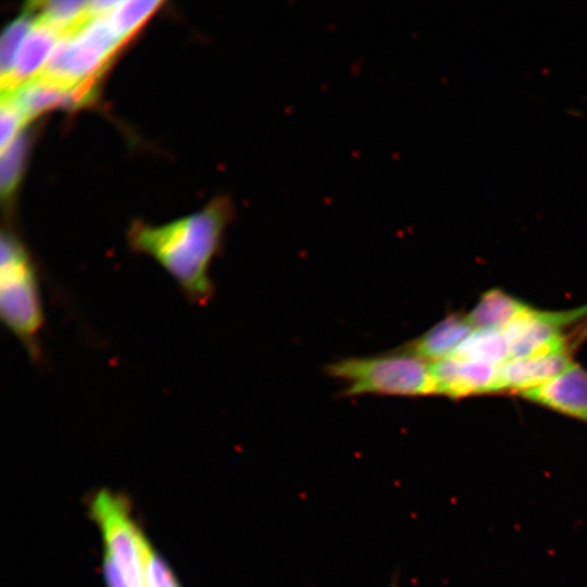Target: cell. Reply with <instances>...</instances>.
<instances>
[{"label": "cell", "mask_w": 587, "mask_h": 587, "mask_svg": "<svg viewBox=\"0 0 587 587\" xmlns=\"http://www.w3.org/2000/svg\"><path fill=\"white\" fill-rule=\"evenodd\" d=\"M233 217L232 202L216 198L202 210L164 225L134 222L127 233L130 249L155 261L196 305L214 295L211 263L220 253Z\"/></svg>", "instance_id": "cell-1"}, {"label": "cell", "mask_w": 587, "mask_h": 587, "mask_svg": "<svg viewBox=\"0 0 587 587\" xmlns=\"http://www.w3.org/2000/svg\"><path fill=\"white\" fill-rule=\"evenodd\" d=\"M0 250L1 321L28 358L39 364L43 361L41 335L46 322L39 270L11 232H2Z\"/></svg>", "instance_id": "cell-2"}, {"label": "cell", "mask_w": 587, "mask_h": 587, "mask_svg": "<svg viewBox=\"0 0 587 587\" xmlns=\"http://www.w3.org/2000/svg\"><path fill=\"white\" fill-rule=\"evenodd\" d=\"M325 371L345 384L344 395L348 397L436 395L430 364L398 349L382 355L340 359Z\"/></svg>", "instance_id": "cell-3"}, {"label": "cell", "mask_w": 587, "mask_h": 587, "mask_svg": "<svg viewBox=\"0 0 587 587\" xmlns=\"http://www.w3.org/2000/svg\"><path fill=\"white\" fill-rule=\"evenodd\" d=\"M90 514L102 534L104 554L116 564L128 586L146 587L147 564L153 549L125 498L99 490L90 501Z\"/></svg>", "instance_id": "cell-4"}, {"label": "cell", "mask_w": 587, "mask_h": 587, "mask_svg": "<svg viewBox=\"0 0 587 587\" xmlns=\"http://www.w3.org/2000/svg\"><path fill=\"white\" fill-rule=\"evenodd\" d=\"M123 42L112 28L108 15L91 18L58 41L37 75L74 86L85 78L101 74Z\"/></svg>", "instance_id": "cell-5"}, {"label": "cell", "mask_w": 587, "mask_h": 587, "mask_svg": "<svg viewBox=\"0 0 587 587\" xmlns=\"http://www.w3.org/2000/svg\"><path fill=\"white\" fill-rule=\"evenodd\" d=\"M576 349L570 347L534 357L509 359L499 365L496 394L520 395L550 382L575 364L573 357Z\"/></svg>", "instance_id": "cell-6"}, {"label": "cell", "mask_w": 587, "mask_h": 587, "mask_svg": "<svg viewBox=\"0 0 587 587\" xmlns=\"http://www.w3.org/2000/svg\"><path fill=\"white\" fill-rule=\"evenodd\" d=\"M436 395L458 400L480 394H496L499 365L447 358L430 363Z\"/></svg>", "instance_id": "cell-7"}, {"label": "cell", "mask_w": 587, "mask_h": 587, "mask_svg": "<svg viewBox=\"0 0 587 587\" xmlns=\"http://www.w3.org/2000/svg\"><path fill=\"white\" fill-rule=\"evenodd\" d=\"M520 396L587 424V370L578 364L541 386L521 392Z\"/></svg>", "instance_id": "cell-8"}, {"label": "cell", "mask_w": 587, "mask_h": 587, "mask_svg": "<svg viewBox=\"0 0 587 587\" xmlns=\"http://www.w3.org/2000/svg\"><path fill=\"white\" fill-rule=\"evenodd\" d=\"M63 36L57 28L36 18L21 45L12 72L1 80V92H11L35 77Z\"/></svg>", "instance_id": "cell-9"}, {"label": "cell", "mask_w": 587, "mask_h": 587, "mask_svg": "<svg viewBox=\"0 0 587 587\" xmlns=\"http://www.w3.org/2000/svg\"><path fill=\"white\" fill-rule=\"evenodd\" d=\"M473 330L466 315L451 313L398 350L435 363L451 357Z\"/></svg>", "instance_id": "cell-10"}, {"label": "cell", "mask_w": 587, "mask_h": 587, "mask_svg": "<svg viewBox=\"0 0 587 587\" xmlns=\"http://www.w3.org/2000/svg\"><path fill=\"white\" fill-rule=\"evenodd\" d=\"M72 86L36 75L11 92H1L11 98L25 123L55 107H64Z\"/></svg>", "instance_id": "cell-11"}, {"label": "cell", "mask_w": 587, "mask_h": 587, "mask_svg": "<svg viewBox=\"0 0 587 587\" xmlns=\"http://www.w3.org/2000/svg\"><path fill=\"white\" fill-rule=\"evenodd\" d=\"M528 308L521 299L492 288L480 297L466 319L473 329H501Z\"/></svg>", "instance_id": "cell-12"}, {"label": "cell", "mask_w": 587, "mask_h": 587, "mask_svg": "<svg viewBox=\"0 0 587 587\" xmlns=\"http://www.w3.org/2000/svg\"><path fill=\"white\" fill-rule=\"evenodd\" d=\"M451 357L495 365H500L510 359L508 344L502 329L496 328L474 329Z\"/></svg>", "instance_id": "cell-13"}, {"label": "cell", "mask_w": 587, "mask_h": 587, "mask_svg": "<svg viewBox=\"0 0 587 587\" xmlns=\"http://www.w3.org/2000/svg\"><path fill=\"white\" fill-rule=\"evenodd\" d=\"M87 5L88 1L80 0L36 1L29 2L26 10L39 12L37 20L66 35L92 18Z\"/></svg>", "instance_id": "cell-14"}, {"label": "cell", "mask_w": 587, "mask_h": 587, "mask_svg": "<svg viewBox=\"0 0 587 587\" xmlns=\"http://www.w3.org/2000/svg\"><path fill=\"white\" fill-rule=\"evenodd\" d=\"M161 1H120L108 15L116 35L125 41L157 9Z\"/></svg>", "instance_id": "cell-15"}, {"label": "cell", "mask_w": 587, "mask_h": 587, "mask_svg": "<svg viewBox=\"0 0 587 587\" xmlns=\"http://www.w3.org/2000/svg\"><path fill=\"white\" fill-rule=\"evenodd\" d=\"M36 18L34 13L25 12L9 24L2 33L0 41L1 80L10 75L22 42L30 32Z\"/></svg>", "instance_id": "cell-16"}, {"label": "cell", "mask_w": 587, "mask_h": 587, "mask_svg": "<svg viewBox=\"0 0 587 587\" xmlns=\"http://www.w3.org/2000/svg\"><path fill=\"white\" fill-rule=\"evenodd\" d=\"M27 140V137L21 134L1 151L0 186L3 200L9 198L17 186L24 168Z\"/></svg>", "instance_id": "cell-17"}, {"label": "cell", "mask_w": 587, "mask_h": 587, "mask_svg": "<svg viewBox=\"0 0 587 587\" xmlns=\"http://www.w3.org/2000/svg\"><path fill=\"white\" fill-rule=\"evenodd\" d=\"M0 122V149L2 151L15 140L17 133L26 124L17 107L9 96L3 93H1Z\"/></svg>", "instance_id": "cell-18"}, {"label": "cell", "mask_w": 587, "mask_h": 587, "mask_svg": "<svg viewBox=\"0 0 587 587\" xmlns=\"http://www.w3.org/2000/svg\"><path fill=\"white\" fill-rule=\"evenodd\" d=\"M100 74L85 78L68 90L64 108L77 110L92 103L97 97Z\"/></svg>", "instance_id": "cell-19"}, {"label": "cell", "mask_w": 587, "mask_h": 587, "mask_svg": "<svg viewBox=\"0 0 587 587\" xmlns=\"http://www.w3.org/2000/svg\"><path fill=\"white\" fill-rule=\"evenodd\" d=\"M146 587H179L168 565L154 550L147 564Z\"/></svg>", "instance_id": "cell-20"}, {"label": "cell", "mask_w": 587, "mask_h": 587, "mask_svg": "<svg viewBox=\"0 0 587 587\" xmlns=\"http://www.w3.org/2000/svg\"><path fill=\"white\" fill-rule=\"evenodd\" d=\"M102 567L108 587H129L120 569L107 554L103 555Z\"/></svg>", "instance_id": "cell-21"}, {"label": "cell", "mask_w": 587, "mask_h": 587, "mask_svg": "<svg viewBox=\"0 0 587 587\" xmlns=\"http://www.w3.org/2000/svg\"><path fill=\"white\" fill-rule=\"evenodd\" d=\"M388 587H400L397 580H392Z\"/></svg>", "instance_id": "cell-22"}]
</instances>
